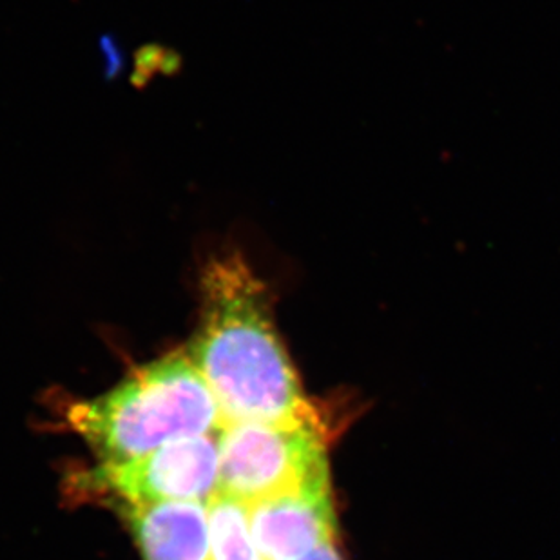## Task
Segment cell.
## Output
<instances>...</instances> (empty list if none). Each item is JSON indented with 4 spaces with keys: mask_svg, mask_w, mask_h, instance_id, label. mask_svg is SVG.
I'll return each mask as SVG.
<instances>
[{
    "mask_svg": "<svg viewBox=\"0 0 560 560\" xmlns=\"http://www.w3.org/2000/svg\"><path fill=\"white\" fill-rule=\"evenodd\" d=\"M200 319L190 360L223 423L322 427L276 328L272 292L238 247L207 256L198 276Z\"/></svg>",
    "mask_w": 560,
    "mask_h": 560,
    "instance_id": "cell-1",
    "label": "cell"
},
{
    "mask_svg": "<svg viewBox=\"0 0 560 560\" xmlns=\"http://www.w3.org/2000/svg\"><path fill=\"white\" fill-rule=\"evenodd\" d=\"M66 421L102 463L132 459L165 444L218 434L223 418L190 355L143 365L113 390L69 405Z\"/></svg>",
    "mask_w": 560,
    "mask_h": 560,
    "instance_id": "cell-2",
    "label": "cell"
},
{
    "mask_svg": "<svg viewBox=\"0 0 560 560\" xmlns=\"http://www.w3.org/2000/svg\"><path fill=\"white\" fill-rule=\"evenodd\" d=\"M218 448L220 493L247 506L330 482L322 427L223 423Z\"/></svg>",
    "mask_w": 560,
    "mask_h": 560,
    "instance_id": "cell-3",
    "label": "cell"
},
{
    "mask_svg": "<svg viewBox=\"0 0 560 560\" xmlns=\"http://www.w3.org/2000/svg\"><path fill=\"white\" fill-rule=\"evenodd\" d=\"M79 482L80 490L109 498L113 504L209 502L220 492L218 434L180 439L132 459L101 463Z\"/></svg>",
    "mask_w": 560,
    "mask_h": 560,
    "instance_id": "cell-4",
    "label": "cell"
},
{
    "mask_svg": "<svg viewBox=\"0 0 560 560\" xmlns=\"http://www.w3.org/2000/svg\"><path fill=\"white\" fill-rule=\"evenodd\" d=\"M254 539L267 560H296L336 540L338 523L332 485L250 504Z\"/></svg>",
    "mask_w": 560,
    "mask_h": 560,
    "instance_id": "cell-5",
    "label": "cell"
},
{
    "mask_svg": "<svg viewBox=\"0 0 560 560\" xmlns=\"http://www.w3.org/2000/svg\"><path fill=\"white\" fill-rule=\"evenodd\" d=\"M118 506L143 560H212L207 502Z\"/></svg>",
    "mask_w": 560,
    "mask_h": 560,
    "instance_id": "cell-6",
    "label": "cell"
},
{
    "mask_svg": "<svg viewBox=\"0 0 560 560\" xmlns=\"http://www.w3.org/2000/svg\"><path fill=\"white\" fill-rule=\"evenodd\" d=\"M212 560H267L254 539L249 506L218 492L207 502Z\"/></svg>",
    "mask_w": 560,
    "mask_h": 560,
    "instance_id": "cell-7",
    "label": "cell"
},
{
    "mask_svg": "<svg viewBox=\"0 0 560 560\" xmlns=\"http://www.w3.org/2000/svg\"><path fill=\"white\" fill-rule=\"evenodd\" d=\"M296 560H345L339 551L336 540L328 542V545L319 546L316 550L311 551L307 556L300 557Z\"/></svg>",
    "mask_w": 560,
    "mask_h": 560,
    "instance_id": "cell-8",
    "label": "cell"
}]
</instances>
